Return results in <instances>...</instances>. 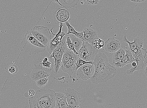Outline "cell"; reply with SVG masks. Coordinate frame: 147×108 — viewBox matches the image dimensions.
<instances>
[{
	"label": "cell",
	"mask_w": 147,
	"mask_h": 108,
	"mask_svg": "<svg viewBox=\"0 0 147 108\" xmlns=\"http://www.w3.org/2000/svg\"><path fill=\"white\" fill-rule=\"evenodd\" d=\"M94 71L90 79L94 84L104 83L114 77L117 73L115 67L109 62L107 57L104 53H98L93 61Z\"/></svg>",
	"instance_id": "obj_1"
},
{
	"label": "cell",
	"mask_w": 147,
	"mask_h": 108,
	"mask_svg": "<svg viewBox=\"0 0 147 108\" xmlns=\"http://www.w3.org/2000/svg\"><path fill=\"white\" fill-rule=\"evenodd\" d=\"M23 49L20 54L23 50L28 53L30 55L34 53L39 54L45 51L46 47L39 42L32 35L30 31H27L21 42Z\"/></svg>",
	"instance_id": "obj_2"
},
{
	"label": "cell",
	"mask_w": 147,
	"mask_h": 108,
	"mask_svg": "<svg viewBox=\"0 0 147 108\" xmlns=\"http://www.w3.org/2000/svg\"><path fill=\"white\" fill-rule=\"evenodd\" d=\"M53 90L42 89L38 90L34 96L30 98V108H45L46 104Z\"/></svg>",
	"instance_id": "obj_3"
},
{
	"label": "cell",
	"mask_w": 147,
	"mask_h": 108,
	"mask_svg": "<svg viewBox=\"0 0 147 108\" xmlns=\"http://www.w3.org/2000/svg\"><path fill=\"white\" fill-rule=\"evenodd\" d=\"M123 40L128 44L129 50L131 53L133 60L143 59L147 53V49L143 48L144 42L142 39L137 37L134 39L133 42H131L125 35Z\"/></svg>",
	"instance_id": "obj_4"
},
{
	"label": "cell",
	"mask_w": 147,
	"mask_h": 108,
	"mask_svg": "<svg viewBox=\"0 0 147 108\" xmlns=\"http://www.w3.org/2000/svg\"><path fill=\"white\" fill-rule=\"evenodd\" d=\"M68 49L66 43V37L64 36L61 42L51 54L49 58L54 59V72L56 75L59 73V69L61 65V60L63 54Z\"/></svg>",
	"instance_id": "obj_5"
},
{
	"label": "cell",
	"mask_w": 147,
	"mask_h": 108,
	"mask_svg": "<svg viewBox=\"0 0 147 108\" xmlns=\"http://www.w3.org/2000/svg\"><path fill=\"white\" fill-rule=\"evenodd\" d=\"M30 32L38 41L46 47L51 39V34L49 29L47 27L36 26Z\"/></svg>",
	"instance_id": "obj_6"
},
{
	"label": "cell",
	"mask_w": 147,
	"mask_h": 108,
	"mask_svg": "<svg viewBox=\"0 0 147 108\" xmlns=\"http://www.w3.org/2000/svg\"><path fill=\"white\" fill-rule=\"evenodd\" d=\"M98 51V49L95 48L93 44L83 41L78 53L80 58L89 62L93 61Z\"/></svg>",
	"instance_id": "obj_7"
},
{
	"label": "cell",
	"mask_w": 147,
	"mask_h": 108,
	"mask_svg": "<svg viewBox=\"0 0 147 108\" xmlns=\"http://www.w3.org/2000/svg\"><path fill=\"white\" fill-rule=\"evenodd\" d=\"M63 93L66 97L68 108H80L82 100L79 93L74 89L68 88Z\"/></svg>",
	"instance_id": "obj_8"
},
{
	"label": "cell",
	"mask_w": 147,
	"mask_h": 108,
	"mask_svg": "<svg viewBox=\"0 0 147 108\" xmlns=\"http://www.w3.org/2000/svg\"><path fill=\"white\" fill-rule=\"evenodd\" d=\"M59 24L60 26L58 27L59 28V31L57 34L55 35L53 33L52 31L53 28L50 31L53 35L55 36L53 39L50 40L46 47L47 52L50 54L52 53L59 45L63 37L66 35V33L64 32L61 31L63 27V24L61 23H60Z\"/></svg>",
	"instance_id": "obj_9"
},
{
	"label": "cell",
	"mask_w": 147,
	"mask_h": 108,
	"mask_svg": "<svg viewBox=\"0 0 147 108\" xmlns=\"http://www.w3.org/2000/svg\"><path fill=\"white\" fill-rule=\"evenodd\" d=\"M94 68L93 64H87L78 68L76 72V76L80 79L86 80L93 76Z\"/></svg>",
	"instance_id": "obj_10"
},
{
	"label": "cell",
	"mask_w": 147,
	"mask_h": 108,
	"mask_svg": "<svg viewBox=\"0 0 147 108\" xmlns=\"http://www.w3.org/2000/svg\"><path fill=\"white\" fill-rule=\"evenodd\" d=\"M34 67L49 73L54 69L53 63L49 60L47 57L37 59L34 63Z\"/></svg>",
	"instance_id": "obj_11"
},
{
	"label": "cell",
	"mask_w": 147,
	"mask_h": 108,
	"mask_svg": "<svg viewBox=\"0 0 147 108\" xmlns=\"http://www.w3.org/2000/svg\"><path fill=\"white\" fill-rule=\"evenodd\" d=\"M79 56L77 55L68 61L66 63L61 64V68L63 72L67 73L71 77L74 74H76V63Z\"/></svg>",
	"instance_id": "obj_12"
},
{
	"label": "cell",
	"mask_w": 147,
	"mask_h": 108,
	"mask_svg": "<svg viewBox=\"0 0 147 108\" xmlns=\"http://www.w3.org/2000/svg\"><path fill=\"white\" fill-rule=\"evenodd\" d=\"M53 15L54 21L56 24H63L64 23L67 21L70 18V13L66 9H61L58 10Z\"/></svg>",
	"instance_id": "obj_13"
},
{
	"label": "cell",
	"mask_w": 147,
	"mask_h": 108,
	"mask_svg": "<svg viewBox=\"0 0 147 108\" xmlns=\"http://www.w3.org/2000/svg\"><path fill=\"white\" fill-rule=\"evenodd\" d=\"M121 43L119 40L114 38H108L105 43V48L109 53H115L120 48Z\"/></svg>",
	"instance_id": "obj_14"
},
{
	"label": "cell",
	"mask_w": 147,
	"mask_h": 108,
	"mask_svg": "<svg viewBox=\"0 0 147 108\" xmlns=\"http://www.w3.org/2000/svg\"><path fill=\"white\" fill-rule=\"evenodd\" d=\"M84 34L83 41L93 44L94 40L97 38V32L90 28H84L83 30Z\"/></svg>",
	"instance_id": "obj_15"
},
{
	"label": "cell",
	"mask_w": 147,
	"mask_h": 108,
	"mask_svg": "<svg viewBox=\"0 0 147 108\" xmlns=\"http://www.w3.org/2000/svg\"><path fill=\"white\" fill-rule=\"evenodd\" d=\"M125 50L122 48L119 49L117 51L114 53L113 59L115 67L117 68L121 67V62L125 55Z\"/></svg>",
	"instance_id": "obj_16"
},
{
	"label": "cell",
	"mask_w": 147,
	"mask_h": 108,
	"mask_svg": "<svg viewBox=\"0 0 147 108\" xmlns=\"http://www.w3.org/2000/svg\"><path fill=\"white\" fill-rule=\"evenodd\" d=\"M50 75V73H47L34 67L31 73L30 77L32 80L36 81L40 79L48 77Z\"/></svg>",
	"instance_id": "obj_17"
},
{
	"label": "cell",
	"mask_w": 147,
	"mask_h": 108,
	"mask_svg": "<svg viewBox=\"0 0 147 108\" xmlns=\"http://www.w3.org/2000/svg\"><path fill=\"white\" fill-rule=\"evenodd\" d=\"M54 108H68L66 97L63 93H56V103Z\"/></svg>",
	"instance_id": "obj_18"
},
{
	"label": "cell",
	"mask_w": 147,
	"mask_h": 108,
	"mask_svg": "<svg viewBox=\"0 0 147 108\" xmlns=\"http://www.w3.org/2000/svg\"><path fill=\"white\" fill-rule=\"evenodd\" d=\"M131 63L132 66L131 68L128 70L126 71V73L128 75H132L135 71L142 70L145 66L143 60H134Z\"/></svg>",
	"instance_id": "obj_19"
},
{
	"label": "cell",
	"mask_w": 147,
	"mask_h": 108,
	"mask_svg": "<svg viewBox=\"0 0 147 108\" xmlns=\"http://www.w3.org/2000/svg\"><path fill=\"white\" fill-rule=\"evenodd\" d=\"M61 6L65 9L74 8L77 6L80 0H58Z\"/></svg>",
	"instance_id": "obj_20"
},
{
	"label": "cell",
	"mask_w": 147,
	"mask_h": 108,
	"mask_svg": "<svg viewBox=\"0 0 147 108\" xmlns=\"http://www.w3.org/2000/svg\"><path fill=\"white\" fill-rule=\"evenodd\" d=\"M65 25L67 27L68 29L67 33H66V35H74L81 39L83 41L84 34L83 32H78L76 31L73 27L71 26L69 22L68 21L65 23Z\"/></svg>",
	"instance_id": "obj_21"
},
{
	"label": "cell",
	"mask_w": 147,
	"mask_h": 108,
	"mask_svg": "<svg viewBox=\"0 0 147 108\" xmlns=\"http://www.w3.org/2000/svg\"><path fill=\"white\" fill-rule=\"evenodd\" d=\"M125 55L121 60V67H124L127 64L131 63L133 61V57L129 49L125 50Z\"/></svg>",
	"instance_id": "obj_22"
},
{
	"label": "cell",
	"mask_w": 147,
	"mask_h": 108,
	"mask_svg": "<svg viewBox=\"0 0 147 108\" xmlns=\"http://www.w3.org/2000/svg\"><path fill=\"white\" fill-rule=\"evenodd\" d=\"M69 37L73 43L75 49L78 52L82 45L83 41L80 38L73 34H71Z\"/></svg>",
	"instance_id": "obj_23"
},
{
	"label": "cell",
	"mask_w": 147,
	"mask_h": 108,
	"mask_svg": "<svg viewBox=\"0 0 147 108\" xmlns=\"http://www.w3.org/2000/svg\"><path fill=\"white\" fill-rule=\"evenodd\" d=\"M56 103V93L53 90L47 101L45 108H54Z\"/></svg>",
	"instance_id": "obj_24"
},
{
	"label": "cell",
	"mask_w": 147,
	"mask_h": 108,
	"mask_svg": "<svg viewBox=\"0 0 147 108\" xmlns=\"http://www.w3.org/2000/svg\"><path fill=\"white\" fill-rule=\"evenodd\" d=\"M77 55L74 53L72 51L68 49L63 54L62 60H61V63H62L61 64L66 63L68 60Z\"/></svg>",
	"instance_id": "obj_25"
},
{
	"label": "cell",
	"mask_w": 147,
	"mask_h": 108,
	"mask_svg": "<svg viewBox=\"0 0 147 108\" xmlns=\"http://www.w3.org/2000/svg\"><path fill=\"white\" fill-rule=\"evenodd\" d=\"M105 42L103 40L96 38L93 42V45L95 48L98 49H101L104 46Z\"/></svg>",
	"instance_id": "obj_26"
},
{
	"label": "cell",
	"mask_w": 147,
	"mask_h": 108,
	"mask_svg": "<svg viewBox=\"0 0 147 108\" xmlns=\"http://www.w3.org/2000/svg\"><path fill=\"white\" fill-rule=\"evenodd\" d=\"M93 64V61L87 62L81 59L79 57L77 60L76 63V71L77 70L78 68H79L80 67L85 65V64Z\"/></svg>",
	"instance_id": "obj_27"
},
{
	"label": "cell",
	"mask_w": 147,
	"mask_h": 108,
	"mask_svg": "<svg viewBox=\"0 0 147 108\" xmlns=\"http://www.w3.org/2000/svg\"><path fill=\"white\" fill-rule=\"evenodd\" d=\"M48 77H45L36 81V85L40 87H43L46 85L48 82Z\"/></svg>",
	"instance_id": "obj_28"
},
{
	"label": "cell",
	"mask_w": 147,
	"mask_h": 108,
	"mask_svg": "<svg viewBox=\"0 0 147 108\" xmlns=\"http://www.w3.org/2000/svg\"><path fill=\"white\" fill-rule=\"evenodd\" d=\"M66 43L68 49L72 51L76 55H78V53L75 49L73 43L70 40L69 36L66 37Z\"/></svg>",
	"instance_id": "obj_29"
},
{
	"label": "cell",
	"mask_w": 147,
	"mask_h": 108,
	"mask_svg": "<svg viewBox=\"0 0 147 108\" xmlns=\"http://www.w3.org/2000/svg\"><path fill=\"white\" fill-rule=\"evenodd\" d=\"M8 70L9 72L12 74H15L18 73V66L16 65L12 64L10 65L9 67Z\"/></svg>",
	"instance_id": "obj_30"
},
{
	"label": "cell",
	"mask_w": 147,
	"mask_h": 108,
	"mask_svg": "<svg viewBox=\"0 0 147 108\" xmlns=\"http://www.w3.org/2000/svg\"><path fill=\"white\" fill-rule=\"evenodd\" d=\"M85 4L88 5H97L100 2L99 0H83Z\"/></svg>",
	"instance_id": "obj_31"
},
{
	"label": "cell",
	"mask_w": 147,
	"mask_h": 108,
	"mask_svg": "<svg viewBox=\"0 0 147 108\" xmlns=\"http://www.w3.org/2000/svg\"><path fill=\"white\" fill-rule=\"evenodd\" d=\"M35 92L34 90L32 89H30L29 91V95L30 97H32L35 95Z\"/></svg>",
	"instance_id": "obj_32"
},
{
	"label": "cell",
	"mask_w": 147,
	"mask_h": 108,
	"mask_svg": "<svg viewBox=\"0 0 147 108\" xmlns=\"http://www.w3.org/2000/svg\"><path fill=\"white\" fill-rule=\"evenodd\" d=\"M130 1L135 3H141L145 1L146 0H129Z\"/></svg>",
	"instance_id": "obj_33"
},
{
	"label": "cell",
	"mask_w": 147,
	"mask_h": 108,
	"mask_svg": "<svg viewBox=\"0 0 147 108\" xmlns=\"http://www.w3.org/2000/svg\"><path fill=\"white\" fill-rule=\"evenodd\" d=\"M52 1H53L54 2H56L58 4H59V5L61 6V4H60L59 1L58 0H51Z\"/></svg>",
	"instance_id": "obj_34"
},
{
	"label": "cell",
	"mask_w": 147,
	"mask_h": 108,
	"mask_svg": "<svg viewBox=\"0 0 147 108\" xmlns=\"http://www.w3.org/2000/svg\"><path fill=\"white\" fill-rule=\"evenodd\" d=\"M1 30H0V32H1Z\"/></svg>",
	"instance_id": "obj_35"
},
{
	"label": "cell",
	"mask_w": 147,
	"mask_h": 108,
	"mask_svg": "<svg viewBox=\"0 0 147 108\" xmlns=\"http://www.w3.org/2000/svg\"><path fill=\"white\" fill-rule=\"evenodd\" d=\"M99 1H101V0H99Z\"/></svg>",
	"instance_id": "obj_36"
}]
</instances>
